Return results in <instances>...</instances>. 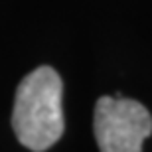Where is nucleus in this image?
<instances>
[{
	"label": "nucleus",
	"mask_w": 152,
	"mask_h": 152,
	"mask_svg": "<svg viewBox=\"0 0 152 152\" xmlns=\"http://www.w3.org/2000/svg\"><path fill=\"white\" fill-rule=\"evenodd\" d=\"M63 83L56 69L42 65L20 81L12 111V129L18 142L34 152L51 148L65 130Z\"/></svg>",
	"instance_id": "f257e3e1"
},
{
	"label": "nucleus",
	"mask_w": 152,
	"mask_h": 152,
	"mask_svg": "<svg viewBox=\"0 0 152 152\" xmlns=\"http://www.w3.org/2000/svg\"><path fill=\"white\" fill-rule=\"evenodd\" d=\"M93 130L101 152H142L152 134L148 109L123 95L101 97L95 105Z\"/></svg>",
	"instance_id": "f03ea898"
}]
</instances>
